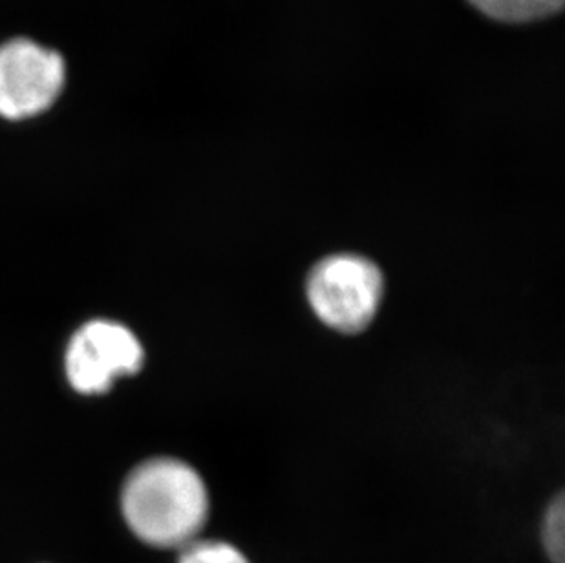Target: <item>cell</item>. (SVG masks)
Instances as JSON below:
<instances>
[{"mask_svg": "<svg viewBox=\"0 0 565 563\" xmlns=\"http://www.w3.org/2000/svg\"><path fill=\"white\" fill-rule=\"evenodd\" d=\"M121 509L141 542L183 549L198 540L207 521V487L188 463L158 457L128 476Z\"/></svg>", "mask_w": 565, "mask_h": 563, "instance_id": "1", "label": "cell"}, {"mask_svg": "<svg viewBox=\"0 0 565 563\" xmlns=\"http://www.w3.org/2000/svg\"><path fill=\"white\" fill-rule=\"evenodd\" d=\"M383 289V275L374 262L350 253L326 256L306 282L315 315L328 328L342 333H358L372 325Z\"/></svg>", "mask_w": 565, "mask_h": 563, "instance_id": "2", "label": "cell"}, {"mask_svg": "<svg viewBox=\"0 0 565 563\" xmlns=\"http://www.w3.org/2000/svg\"><path fill=\"white\" fill-rule=\"evenodd\" d=\"M66 63L55 50L17 38L0 46V119L30 121L63 96Z\"/></svg>", "mask_w": 565, "mask_h": 563, "instance_id": "3", "label": "cell"}, {"mask_svg": "<svg viewBox=\"0 0 565 563\" xmlns=\"http://www.w3.org/2000/svg\"><path fill=\"white\" fill-rule=\"evenodd\" d=\"M143 348L138 337L113 320H92L83 326L66 351V375L77 392H107L119 378L138 372Z\"/></svg>", "mask_w": 565, "mask_h": 563, "instance_id": "4", "label": "cell"}, {"mask_svg": "<svg viewBox=\"0 0 565 563\" xmlns=\"http://www.w3.org/2000/svg\"><path fill=\"white\" fill-rule=\"evenodd\" d=\"M481 15L503 24H529L555 17L564 0H467Z\"/></svg>", "mask_w": 565, "mask_h": 563, "instance_id": "5", "label": "cell"}, {"mask_svg": "<svg viewBox=\"0 0 565 563\" xmlns=\"http://www.w3.org/2000/svg\"><path fill=\"white\" fill-rule=\"evenodd\" d=\"M178 563H252L241 549L218 540H194L182 549Z\"/></svg>", "mask_w": 565, "mask_h": 563, "instance_id": "6", "label": "cell"}, {"mask_svg": "<svg viewBox=\"0 0 565 563\" xmlns=\"http://www.w3.org/2000/svg\"><path fill=\"white\" fill-rule=\"evenodd\" d=\"M542 540H544V548L551 562L564 563L565 509L562 498L553 501L545 512Z\"/></svg>", "mask_w": 565, "mask_h": 563, "instance_id": "7", "label": "cell"}]
</instances>
